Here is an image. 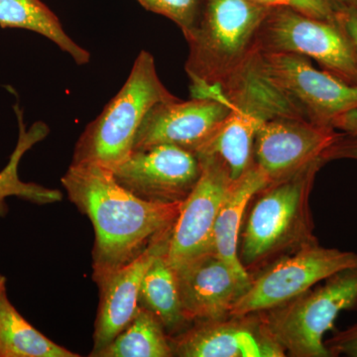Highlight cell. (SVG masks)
Returning a JSON list of instances; mask_svg holds the SVG:
<instances>
[{
    "label": "cell",
    "mask_w": 357,
    "mask_h": 357,
    "mask_svg": "<svg viewBox=\"0 0 357 357\" xmlns=\"http://www.w3.org/2000/svg\"><path fill=\"white\" fill-rule=\"evenodd\" d=\"M62 184L70 201L93 223V279L98 287L170 234L182 208L183 203H151L134 196L110 169L98 164H70Z\"/></svg>",
    "instance_id": "cell-1"
},
{
    "label": "cell",
    "mask_w": 357,
    "mask_h": 357,
    "mask_svg": "<svg viewBox=\"0 0 357 357\" xmlns=\"http://www.w3.org/2000/svg\"><path fill=\"white\" fill-rule=\"evenodd\" d=\"M269 10L250 0H204L199 20L185 38V70L192 98L222 100L255 58L256 36Z\"/></svg>",
    "instance_id": "cell-2"
},
{
    "label": "cell",
    "mask_w": 357,
    "mask_h": 357,
    "mask_svg": "<svg viewBox=\"0 0 357 357\" xmlns=\"http://www.w3.org/2000/svg\"><path fill=\"white\" fill-rule=\"evenodd\" d=\"M326 163L317 160L291 177L265 185L251 199L238 245L239 260L250 276L282 256L318 241L310 198L317 174Z\"/></svg>",
    "instance_id": "cell-3"
},
{
    "label": "cell",
    "mask_w": 357,
    "mask_h": 357,
    "mask_svg": "<svg viewBox=\"0 0 357 357\" xmlns=\"http://www.w3.org/2000/svg\"><path fill=\"white\" fill-rule=\"evenodd\" d=\"M176 100L160 79L152 54L141 51L121 91L79 136L72 163H95L112 170L132 152L136 133L150 109Z\"/></svg>",
    "instance_id": "cell-4"
},
{
    "label": "cell",
    "mask_w": 357,
    "mask_h": 357,
    "mask_svg": "<svg viewBox=\"0 0 357 357\" xmlns=\"http://www.w3.org/2000/svg\"><path fill=\"white\" fill-rule=\"evenodd\" d=\"M357 307V269H347L326 279L281 306L259 312L267 330L286 356L331 357L326 333L338 314Z\"/></svg>",
    "instance_id": "cell-5"
},
{
    "label": "cell",
    "mask_w": 357,
    "mask_h": 357,
    "mask_svg": "<svg viewBox=\"0 0 357 357\" xmlns=\"http://www.w3.org/2000/svg\"><path fill=\"white\" fill-rule=\"evenodd\" d=\"M222 100L231 107V112L197 155L220 157L229 167L232 180H237L252 164L255 136L262 124L279 115H300L256 72L253 60L223 93Z\"/></svg>",
    "instance_id": "cell-6"
},
{
    "label": "cell",
    "mask_w": 357,
    "mask_h": 357,
    "mask_svg": "<svg viewBox=\"0 0 357 357\" xmlns=\"http://www.w3.org/2000/svg\"><path fill=\"white\" fill-rule=\"evenodd\" d=\"M256 52L291 53L316 61L321 70L357 86V55L340 21L319 20L289 7H273L256 36Z\"/></svg>",
    "instance_id": "cell-7"
},
{
    "label": "cell",
    "mask_w": 357,
    "mask_h": 357,
    "mask_svg": "<svg viewBox=\"0 0 357 357\" xmlns=\"http://www.w3.org/2000/svg\"><path fill=\"white\" fill-rule=\"evenodd\" d=\"M253 66L302 119L312 123L333 128L340 115L357 109V86L317 69L311 59L297 54L256 52Z\"/></svg>",
    "instance_id": "cell-8"
},
{
    "label": "cell",
    "mask_w": 357,
    "mask_h": 357,
    "mask_svg": "<svg viewBox=\"0 0 357 357\" xmlns=\"http://www.w3.org/2000/svg\"><path fill=\"white\" fill-rule=\"evenodd\" d=\"M347 269H357V255L307 244L251 275L250 285L229 314H259L281 306L321 281Z\"/></svg>",
    "instance_id": "cell-9"
},
{
    "label": "cell",
    "mask_w": 357,
    "mask_h": 357,
    "mask_svg": "<svg viewBox=\"0 0 357 357\" xmlns=\"http://www.w3.org/2000/svg\"><path fill=\"white\" fill-rule=\"evenodd\" d=\"M199 157L202 162L201 177L183 202L167 249V260L175 270L213 253L215 220L234 181L229 167L220 157Z\"/></svg>",
    "instance_id": "cell-10"
},
{
    "label": "cell",
    "mask_w": 357,
    "mask_h": 357,
    "mask_svg": "<svg viewBox=\"0 0 357 357\" xmlns=\"http://www.w3.org/2000/svg\"><path fill=\"white\" fill-rule=\"evenodd\" d=\"M115 180L134 196L158 204L183 203L202 174L198 155L175 145L134 149L112 169Z\"/></svg>",
    "instance_id": "cell-11"
},
{
    "label": "cell",
    "mask_w": 357,
    "mask_h": 357,
    "mask_svg": "<svg viewBox=\"0 0 357 357\" xmlns=\"http://www.w3.org/2000/svg\"><path fill=\"white\" fill-rule=\"evenodd\" d=\"M342 134L296 115H279L258 129L252 162L269 184L279 182L324 159L326 150Z\"/></svg>",
    "instance_id": "cell-12"
},
{
    "label": "cell",
    "mask_w": 357,
    "mask_h": 357,
    "mask_svg": "<svg viewBox=\"0 0 357 357\" xmlns=\"http://www.w3.org/2000/svg\"><path fill=\"white\" fill-rule=\"evenodd\" d=\"M170 342L174 356H286L260 314H229L222 319L196 321L170 337Z\"/></svg>",
    "instance_id": "cell-13"
},
{
    "label": "cell",
    "mask_w": 357,
    "mask_h": 357,
    "mask_svg": "<svg viewBox=\"0 0 357 357\" xmlns=\"http://www.w3.org/2000/svg\"><path fill=\"white\" fill-rule=\"evenodd\" d=\"M231 110L229 103L210 98H178L157 103L141 122L133 150L170 144L197 154L217 132Z\"/></svg>",
    "instance_id": "cell-14"
},
{
    "label": "cell",
    "mask_w": 357,
    "mask_h": 357,
    "mask_svg": "<svg viewBox=\"0 0 357 357\" xmlns=\"http://www.w3.org/2000/svg\"><path fill=\"white\" fill-rule=\"evenodd\" d=\"M185 318L190 324L229 316L250 281L238 276L215 253L176 270Z\"/></svg>",
    "instance_id": "cell-15"
},
{
    "label": "cell",
    "mask_w": 357,
    "mask_h": 357,
    "mask_svg": "<svg viewBox=\"0 0 357 357\" xmlns=\"http://www.w3.org/2000/svg\"><path fill=\"white\" fill-rule=\"evenodd\" d=\"M170 236L171 234L155 241L142 255L119 268L98 286L100 305L95 323L93 351L89 356L96 357L137 314L143 277L154 260L167 252Z\"/></svg>",
    "instance_id": "cell-16"
},
{
    "label": "cell",
    "mask_w": 357,
    "mask_h": 357,
    "mask_svg": "<svg viewBox=\"0 0 357 357\" xmlns=\"http://www.w3.org/2000/svg\"><path fill=\"white\" fill-rule=\"evenodd\" d=\"M268 184L264 174L252 162L248 171L230 185L218 211L213 230V253L238 276L248 281L251 280L250 275L244 269L238 257L239 236L251 199Z\"/></svg>",
    "instance_id": "cell-17"
},
{
    "label": "cell",
    "mask_w": 357,
    "mask_h": 357,
    "mask_svg": "<svg viewBox=\"0 0 357 357\" xmlns=\"http://www.w3.org/2000/svg\"><path fill=\"white\" fill-rule=\"evenodd\" d=\"M138 306L151 312L169 337L182 333L192 325L183 312L177 273L167 260L166 252L154 260L143 277Z\"/></svg>",
    "instance_id": "cell-18"
},
{
    "label": "cell",
    "mask_w": 357,
    "mask_h": 357,
    "mask_svg": "<svg viewBox=\"0 0 357 357\" xmlns=\"http://www.w3.org/2000/svg\"><path fill=\"white\" fill-rule=\"evenodd\" d=\"M0 26L38 33L69 54L77 65H86L91 55L77 45L41 0H0Z\"/></svg>",
    "instance_id": "cell-19"
},
{
    "label": "cell",
    "mask_w": 357,
    "mask_h": 357,
    "mask_svg": "<svg viewBox=\"0 0 357 357\" xmlns=\"http://www.w3.org/2000/svg\"><path fill=\"white\" fill-rule=\"evenodd\" d=\"M52 342L30 325L11 304L6 289L0 294V357H79Z\"/></svg>",
    "instance_id": "cell-20"
},
{
    "label": "cell",
    "mask_w": 357,
    "mask_h": 357,
    "mask_svg": "<svg viewBox=\"0 0 357 357\" xmlns=\"http://www.w3.org/2000/svg\"><path fill=\"white\" fill-rule=\"evenodd\" d=\"M15 112L20 124V138L8 164L0 172V217H3L6 213V199L8 197H20L26 201L39 204L57 203L63 197L62 192L59 190L49 189L43 185L25 183L20 180L18 165L21 158L36 143L46 138L49 128L44 122L38 121L33 124L29 130H26L22 112L17 107H15Z\"/></svg>",
    "instance_id": "cell-21"
},
{
    "label": "cell",
    "mask_w": 357,
    "mask_h": 357,
    "mask_svg": "<svg viewBox=\"0 0 357 357\" xmlns=\"http://www.w3.org/2000/svg\"><path fill=\"white\" fill-rule=\"evenodd\" d=\"M170 337L151 312L139 307L132 321L96 357H171Z\"/></svg>",
    "instance_id": "cell-22"
},
{
    "label": "cell",
    "mask_w": 357,
    "mask_h": 357,
    "mask_svg": "<svg viewBox=\"0 0 357 357\" xmlns=\"http://www.w3.org/2000/svg\"><path fill=\"white\" fill-rule=\"evenodd\" d=\"M147 9L165 16L180 28L185 38L194 29L201 14L204 0H137Z\"/></svg>",
    "instance_id": "cell-23"
},
{
    "label": "cell",
    "mask_w": 357,
    "mask_h": 357,
    "mask_svg": "<svg viewBox=\"0 0 357 357\" xmlns=\"http://www.w3.org/2000/svg\"><path fill=\"white\" fill-rule=\"evenodd\" d=\"M260 6L270 7H289L300 13L319 20H337L338 8L330 0H250Z\"/></svg>",
    "instance_id": "cell-24"
},
{
    "label": "cell",
    "mask_w": 357,
    "mask_h": 357,
    "mask_svg": "<svg viewBox=\"0 0 357 357\" xmlns=\"http://www.w3.org/2000/svg\"><path fill=\"white\" fill-rule=\"evenodd\" d=\"M325 345L332 356L357 357V324L335 333Z\"/></svg>",
    "instance_id": "cell-25"
},
{
    "label": "cell",
    "mask_w": 357,
    "mask_h": 357,
    "mask_svg": "<svg viewBox=\"0 0 357 357\" xmlns=\"http://www.w3.org/2000/svg\"><path fill=\"white\" fill-rule=\"evenodd\" d=\"M324 159L326 163L337 159H351L357 161V135L342 132L340 137L326 150Z\"/></svg>",
    "instance_id": "cell-26"
},
{
    "label": "cell",
    "mask_w": 357,
    "mask_h": 357,
    "mask_svg": "<svg viewBox=\"0 0 357 357\" xmlns=\"http://www.w3.org/2000/svg\"><path fill=\"white\" fill-rule=\"evenodd\" d=\"M337 17L349 35L357 55V7L340 9Z\"/></svg>",
    "instance_id": "cell-27"
},
{
    "label": "cell",
    "mask_w": 357,
    "mask_h": 357,
    "mask_svg": "<svg viewBox=\"0 0 357 357\" xmlns=\"http://www.w3.org/2000/svg\"><path fill=\"white\" fill-rule=\"evenodd\" d=\"M333 128L344 133L357 135V109L349 110L340 115L333 122Z\"/></svg>",
    "instance_id": "cell-28"
},
{
    "label": "cell",
    "mask_w": 357,
    "mask_h": 357,
    "mask_svg": "<svg viewBox=\"0 0 357 357\" xmlns=\"http://www.w3.org/2000/svg\"><path fill=\"white\" fill-rule=\"evenodd\" d=\"M330 1H332L340 9L357 7V0H330Z\"/></svg>",
    "instance_id": "cell-29"
},
{
    "label": "cell",
    "mask_w": 357,
    "mask_h": 357,
    "mask_svg": "<svg viewBox=\"0 0 357 357\" xmlns=\"http://www.w3.org/2000/svg\"><path fill=\"white\" fill-rule=\"evenodd\" d=\"M6 278L2 275H0V294H1L2 291L6 290Z\"/></svg>",
    "instance_id": "cell-30"
}]
</instances>
